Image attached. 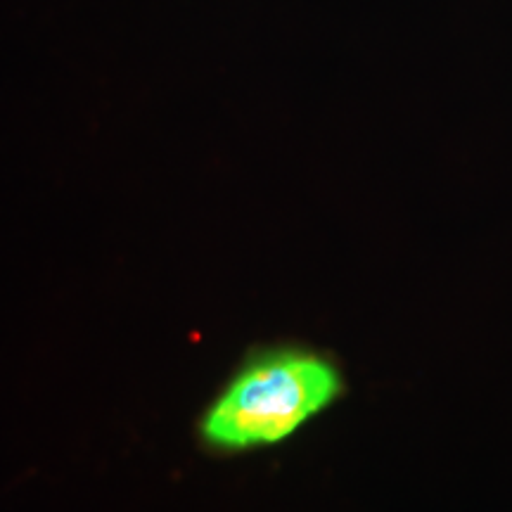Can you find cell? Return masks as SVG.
Here are the masks:
<instances>
[{
	"label": "cell",
	"mask_w": 512,
	"mask_h": 512,
	"mask_svg": "<svg viewBox=\"0 0 512 512\" xmlns=\"http://www.w3.org/2000/svg\"><path fill=\"white\" fill-rule=\"evenodd\" d=\"M337 366L309 349L252 358L204 413L200 434L219 451H249L292 437L342 394Z\"/></svg>",
	"instance_id": "6da1fadb"
}]
</instances>
